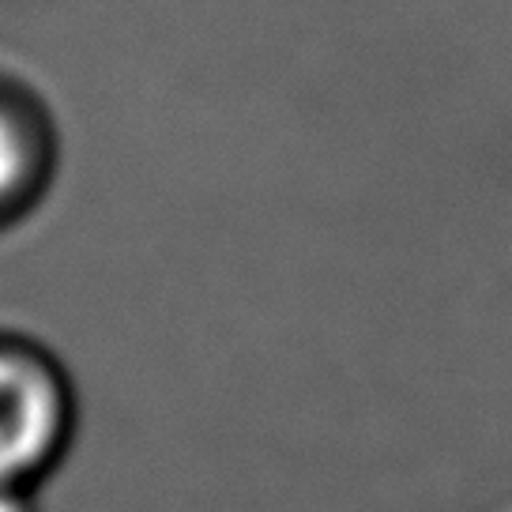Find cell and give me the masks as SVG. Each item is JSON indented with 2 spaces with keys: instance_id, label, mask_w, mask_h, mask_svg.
<instances>
[{
  "instance_id": "cell-1",
  "label": "cell",
  "mask_w": 512,
  "mask_h": 512,
  "mask_svg": "<svg viewBox=\"0 0 512 512\" xmlns=\"http://www.w3.org/2000/svg\"><path fill=\"white\" fill-rule=\"evenodd\" d=\"M72 422L57 366L27 347H0V494H19L46 471Z\"/></svg>"
},
{
  "instance_id": "cell-2",
  "label": "cell",
  "mask_w": 512,
  "mask_h": 512,
  "mask_svg": "<svg viewBox=\"0 0 512 512\" xmlns=\"http://www.w3.org/2000/svg\"><path fill=\"white\" fill-rule=\"evenodd\" d=\"M42 140L38 128L27 121V113L16 102L0 98V215L27 204L31 189L42 177Z\"/></svg>"
}]
</instances>
